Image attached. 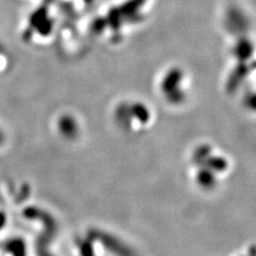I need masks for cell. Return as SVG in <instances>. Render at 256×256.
Listing matches in <instances>:
<instances>
[{
	"label": "cell",
	"mask_w": 256,
	"mask_h": 256,
	"mask_svg": "<svg viewBox=\"0 0 256 256\" xmlns=\"http://www.w3.org/2000/svg\"><path fill=\"white\" fill-rule=\"evenodd\" d=\"M182 72L178 68L169 70V73L164 77L162 82V91L171 102H180L185 98V93L182 89Z\"/></svg>",
	"instance_id": "cell-1"
},
{
	"label": "cell",
	"mask_w": 256,
	"mask_h": 256,
	"mask_svg": "<svg viewBox=\"0 0 256 256\" xmlns=\"http://www.w3.org/2000/svg\"><path fill=\"white\" fill-rule=\"evenodd\" d=\"M59 130H60V132L63 136H66V137L68 138L74 137L78 130L75 118H73L70 116H62L59 121Z\"/></svg>",
	"instance_id": "cell-2"
}]
</instances>
